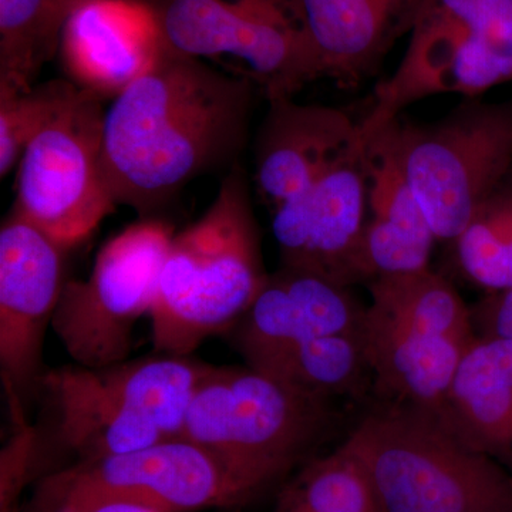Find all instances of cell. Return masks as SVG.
<instances>
[{
  "instance_id": "13",
  "label": "cell",
  "mask_w": 512,
  "mask_h": 512,
  "mask_svg": "<svg viewBox=\"0 0 512 512\" xmlns=\"http://www.w3.org/2000/svg\"><path fill=\"white\" fill-rule=\"evenodd\" d=\"M64 248L12 211L0 229V369L22 399L42 376L43 342L64 285Z\"/></svg>"
},
{
  "instance_id": "23",
  "label": "cell",
  "mask_w": 512,
  "mask_h": 512,
  "mask_svg": "<svg viewBox=\"0 0 512 512\" xmlns=\"http://www.w3.org/2000/svg\"><path fill=\"white\" fill-rule=\"evenodd\" d=\"M70 80H53L28 90L0 89V175L19 165L26 147L55 116L72 92Z\"/></svg>"
},
{
  "instance_id": "10",
  "label": "cell",
  "mask_w": 512,
  "mask_h": 512,
  "mask_svg": "<svg viewBox=\"0 0 512 512\" xmlns=\"http://www.w3.org/2000/svg\"><path fill=\"white\" fill-rule=\"evenodd\" d=\"M180 55L242 60L268 99L322 79L318 57L284 0H150Z\"/></svg>"
},
{
  "instance_id": "21",
  "label": "cell",
  "mask_w": 512,
  "mask_h": 512,
  "mask_svg": "<svg viewBox=\"0 0 512 512\" xmlns=\"http://www.w3.org/2000/svg\"><path fill=\"white\" fill-rule=\"evenodd\" d=\"M84 0H0V89L28 90Z\"/></svg>"
},
{
  "instance_id": "16",
  "label": "cell",
  "mask_w": 512,
  "mask_h": 512,
  "mask_svg": "<svg viewBox=\"0 0 512 512\" xmlns=\"http://www.w3.org/2000/svg\"><path fill=\"white\" fill-rule=\"evenodd\" d=\"M254 146V181L272 210L315 183L360 141V124L345 110L268 99Z\"/></svg>"
},
{
  "instance_id": "27",
  "label": "cell",
  "mask_w": 512,
  "mask_h": 512,
  "mask_svg": "<svg viewBox=\"0 0 512 512\" xmlns=\"http://www.w3.org/2000/svg\"><path fill=\"white\" fill-rule=\"evenodd\" d=\"M478 318L483 336L512 340V288L485 299L478 306Z\"/></svg>"
},
{
  "instance_id": "4",
  "label": "cell",
  "mask_w": 512,
  "mask_h": 512,
  "mask_svg": "<svg viewBox=\"0 0 512 512\" xmlns=\"http://www.w3.org/2000/svg\"><path fill=\"white\" fill-rule=\"evenodd\" d=\"M208 365L163 355L99 369L60 367L45 373L57 437L77 461L133 453L183 436L185 417Z\"/></svg>"
},
{
  "instance_id": "5",
  "label": "cell",
  "mask_w": 512,
  "mask_h": 512,
  "mask_svg": "<svg viewBox=\"0 0 512 512\" xmlns=\"http://www.w3.org/2000/svg\"><path fill=\"white\" fill-rule=\"evenodd\" d=\"M330 417L328 399L254 367L210 366L181 437L220 458L255 498L301 463L329 429Z\"/></svg>"
},
{
  "instance_id": "20",
  "label": "cell",
  "mask_w": 512,
  "mask_h": 512,
  "mask_svg": "<svg viewBox=\"0 0 512 512\" xmlns=\"http://www.w3.org/2000/svg\"><path fill=\"white\" fill-rule=\"evenodd\" d=\"M370 306L397 322L430 335L476 338L473 313L444 276L431 271L383 275L369 282Z\"/></svg>"
},
{
  "instance_id": "24",
  "label": "cell",
  "mask_w": 512,
  "mask_h": 512,
  "mask_svg": "<svg viewBox=\"0 0 512 512\" xmlns=\"http://www.w3.org/2000/svg\"><path fill=\"white\" fill-rule=\"evenodd\" d=\"M454 242L461 268L474 284L493 293L512 288V262L490 201L474 215Z\"/></svg>"
},
{
  "instance_id": "9",
  "label": "cell",
  "mask_w": 512,
  "mask_h": 512,
  "mask_svg": "<svg viewBox=\"0 0 512 512\" xmlns=\"http://www.w3.org/2000/svg\"><path fill=\"white\" fill-rule=\"evenodd\" d=\"M174 229L163 221L128 225L107 241L86 281H67L52 328L79 366L124 362L138 320L150 316Z\"/></svg>"
},
{
  "instance_id": "22",
  "label": "cell",
  "mask_w": 512,
  "mask_h": 512,
  "mask_svg": "<svg viewBox=\"0 0 512 512\" xmlns=\"http://www.w3.org/2000/svg\"><path fill=\"white\" fill-rule=\"evenodd\" d=\"M256 370L299 392L329 400L362 389L370 367L363 336L330 335L306 340Z\"/></svg>"
},
{
  "instance_id": "1",
  "label": "cell",
  "mask_w": 512,
  "mask_h": 512,
  "mask_svg": "<svg viewBox=\"0 0 512 512\" xmlns=\"http://www.w3.org/2000/svg\"><path fill=\"white\" fill-rule=\"evenodd\" d=\"M254 80L168 47L104 116V178L117 205L148 215L185 185L231 170L247 146Z\"/></svg>"
},
{
  "instance_id": "25",
  "label": "cell",
  "mask_w": 512,
  "mask_h": 512,
  "mask_svg": "<svg viewBox=\"0 0 512 512\" xmlns=\"http://www.w3.org/2000/svg\"><path fill=\"white\" fill-rule=\"evenodd\" d=\"M8 394L13 433L0 457V512H15L20 494L33 477L40 457V433L23 413L22 399Z\"/></svg>"
},
{
  "instance_id": "29",
  "label": "cell",
  "mask_w": 512,
  "mask_h": 512,
  "mask_svg": "<svg viewBox=\"0 0 512 512\" xmlns=\"http://www.w3.org/2000/svg\"><path fill=\"white\" fill-rule=\"evenodd\" d=\"M369 512H384L383 510H375V511H369Z\"/></svg>"
},
{
  "instance_id": "19",
  "label": "cell",
  "mask_w": 512,
  "mask_h": 512,
  "mask_svg": "<svg viewBox=\"0 0 512 512\" xmlns=\"http://www.w3.org/2000/svg\"><path fill=\"white\" fill-rule=\"evenodd\" d=\"M446 424L512 474V340L468 346L448 394Z\"/></svg>"
},
{
  "instance_id": "8",
  "label": "cell",
  "mask_w": 512,
  "mask_h": 512,
  "mask_svg": "<svg viewBox=\"0 0 512 512\" xmlns=\"http://www.w3.org/2000/svg\"><path fill=\"white\" fill-rule=\"evenodd\" d=\"M104 116L103 100L74 84L18 165L13 211L67 249L117 207L101 164Z\"/></svg>"
},
{
  "instance_id": "11",
  "label": "cell",
  "mask_w": 512,
  "mask_h": 512,
  "mask_svg": "<svg viewBox=\"0 0 512 512\" xmlns=\"http://www.w3.org/2000/svg\"><path fill=\"white\" fill-rule=\"evenodd\" d=\"M74 497L121 498L163 512L234 507L254 498L220 458L184 437L133 453L76 461L46 477L35 500Z\"/></svg>"
},
{
  "instance_id": "2",
  "label": "cell",
  "mask_w": 512,
  "mask_h": 512,
  "mask_svg": "<svg viewBox=\"0 0 512 512\" xmlns=\"http://www.w3.org/2000/svg\"><path fill=\"white\" fill-rule=\"evenodd\" d=\"M261 235L241 163L200 220L174 235L151 309L154 348L190 356L237 325L264 288Z\"/></svg>"
},
{
  "instance_id": "28",
  "label": "cell",
  "mask_w": 512,
  "mask_h": 512,
  "mask_svg": "<svg viewBox=\"0 0 512 512\" xmlns=\"http://www.w3.org/2000/svg\"><path fill=\"white\" fill-rule=\"evenodd\" d=\"M501 238L512 262V187L505 184L490 200Z\"/></svg>"
},
{
  "instance_id": "14",
  "label": "cell",
  "mask_w": 512,
  "mask_h": 512,
  "mask_svg": "<svg viewBox=\"0 0 512 512\" xmlns=\"http://www.w3.org/2000/svg\"><path fill=\"white\" fill-rule=\"evenodd\" d=\"M167 49L150 0H87L70 13L59 43L70 82L101 100L116 99Z\"/></svg>"
},
{
  "instance_id": "15",
  "label": "cell",
  "mask_w": 512,
  "mask_h": 512,
  "mask_svg": "<svg viewBox=\"0 0 512 512\" xmlns=\"http://www.w3.org/2000/svg\"><path fill=\"white\" fill-rule=\"evenodd\" d=\"M323 276L281 266L269 274L251 308L232 328L247 365L269 362L320 336H363L366 309L349 292Z\"/></svg>"
},
{
  "instance_id": "12",
  "label": "cell",
  "mask_w": 512,
  "mask_h": 512,
  "mask_svg": "<svg viewBox=\"0 0 512 512\" xmlns=\"http://www.w3.org/2000/svg\"><path fill=\"white\" fill-rule=\"evenodd\" d=\"M367 180L363 144L274 210L282 266L343 286L366 282Z\"/></svg>"
},
{
  "instance_id": "7",
  "label": "cell",
  "mask_w": 512,
  "mask_h": 512,
  "mask_svg": "<svg viewBox=\"0 0 512 512\" xmlns=\"http://www.w3.org/2000/svg\"><path fill=\"white\" fill-rule=\"evenodd\" d=\"M512 83V0H426L396 72L377 86L360 140L414 103L458 94L477 99Z\"/></svg>"
},
{
  "instance_id": "6",
  "label": "cell",
  "mask_w": 512,
  "mask_h": 512,
  "mask_svg": "<svg viewBox=\"0 0 512 512\" xmlns=\"http://www.w3.org/2000/svg\"><path fill=\"white\" fill-rule=\"evenodd\" d=\"M437 241H456L512 170V99H464L446 116L384 126Z\"/></svg>"
},
{
  "instance_id": "17",
  "label": "cell",
  "mask_w": 512,
  "mask_h": 512,
  "mask_svg": "<svg viewBox=\"0 0 512 512\" xmlns=\"http://www.w3.org/2000/svg\"><path fill=\"white\" fill-rule=\"evenodd\" d=\"M308 37L323 77L356 86L372 76L426 0H284Z\"/></svg>"
},
{
  "instance_id": "26",
  "label": "cell",
  "mask_w": 512,
  "mask_h": 512,
  "mask_svg": "<svg viewBox=\"0 0 512 512\" xmlns=\"http://www.w3.org/2000/svg\"><path fill=\"white\" fill-rule=\"evenodd\" d=\"M32 512H163L148 505L113 497H74L63 500H33Z\"/></svg>"
},
{
  "instance_id": "18",
  "label": "cell",
  "mask_w": 512,
  "mask_h": 512,
  "mask_svg": "<svg viewBox=\"0 0 512 512\" xmlns=\"http://www.w3.org/2000/svg\"><path fill=\"white\" fill-rule=\"evenodd\" d=\"M473 340L430 335L372 306L366 309L363 346L377 392L389 402L436 414L444 423L451 384Z\"/></svg>"
},
{
  "instance_id": "3",
  "label": "cell",
  "mask_w": 512,
  "mask_h": 512,
  "mask_svg": "<svg viewBox=\"0 0 512 512\" xmlns=\"http://www.w3.org/2000/svg\"><path fill=\"white\" fill-rule=\"evenodd\" d=\"M343 446L384 512H512L510 471L427 410L383 400Z\"/></svg>"
}]
</instances>
